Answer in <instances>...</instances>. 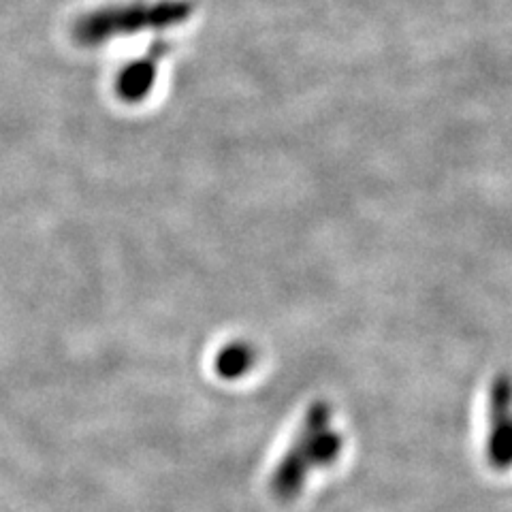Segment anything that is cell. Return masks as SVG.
Instances as JSON below:
<instances>
[{"label": "cell", "instance_id": "cell-1", "mask_svg": "<svg viewBox=\"0 0 512 512\" xmlns=\"http://www.w3.org/2000/svg\"><path fill=\"white\" fill-rule=\"evenodd\" d=\"M186 7L180 3L156 5H109L84 13L73 24V39L84 47H96L111 39L128 37L146 28H163L184 18Z\"/></svg>", "mask_w": 512, "mask_h": 512}, {"label": "cell", "instance_id": "cell-2", "mask_svg": "<svg viewBox=\"0 0 512 512\" xmlns=\"http://www.w3.org/2000/svg\"><path fill=\"white\" fill-rule=\"evenodd\" d=\"M158 73V60L156 58H141L128 62L126 67L116 75V94L124 103H141L152 92L156 84Z\"/></svg>", "mask_w": 512, "mask_h": 512}]
</instances>
